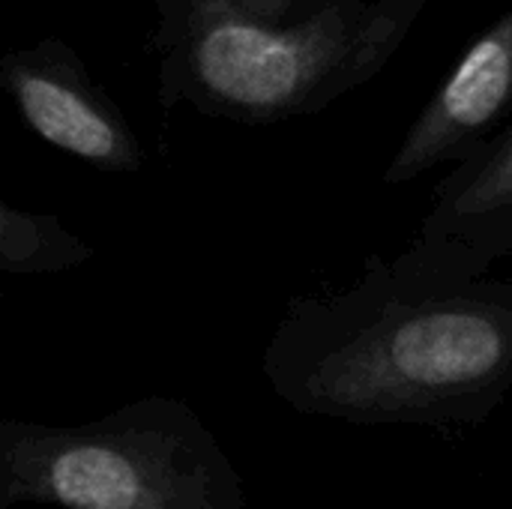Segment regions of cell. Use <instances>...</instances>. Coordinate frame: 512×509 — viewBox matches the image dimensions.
<instances>
[{
    "instance_id": "7a4b0ae2",
    "label": "cell",
    "mask_w": 512,
    "mask_h": 509,
    "mask_svg": "<svg viewBox=\"0 0 512 509\" xmlns=\"http://www.w3.org/2000/svg\"><path fill=\"white\" fill-rule=\"evenodd\" d=\"M429 0H357L297 30L216 21L198 42L204 84L252 111H288L369 81L393 60Z\"/></svg>"
},
{
    "instance_id": "6da1fadb",
    "label": "cell",
    "mask_w": 512,
    "mask_h": 509,
    "mask_svg": "<svg viewBox=\"0 0 512 509\" xmlns=\"http://www.w3.org/2000/svg\"><path fill=\"white\" fill-rule=\"evenodd\" d=\"M363 288L303 354V408L369 426H480L512 387V291L429 276Z\"/></svg>"
},
{
    "instance_id": "277c9868",
    "label": "cell",
    "mask_w": 512,
    "mask_h": 509,
    "mask_svg": "<svg viewBox=\"0 0 512 509\" xmlns=\"http://www.w3.org/2000/svg\"><path fill=\"white\" fill-rule=\"evenodd\" d=\"M512 249V123L465 153L438 186L408 267L429 276H459L471 255L495 258Z\"/></svg>"
},
{
    "instance_id": "8992f818",
    "label": "cell",
    "mask_w": 512,
    "mask_h": 509,
    "mask_svg": "<svg viewBox=\"0 0 512 509\" xmlns=\"http://www.w3.org/2000/svg\"><path fill=\"white\" fill-rule=\"evenodd\" d=\"M48 492L69 509H141L138 468L108 447H72L48 465Z\"/></svg>"
},
{
    "instance_id": "3957f363",
    "label": "cell",
    "mask_w": 512,
    "mask_h": 509,
    "mask_svg": "<svg viewBox=\"0 0 512 509\" xmlns=\"http://www.w3.org/2000/svg\"><path fill=\"white\" fill-rule=\"evenodd\" d=\"M512 111V9L489 24L456 60L414 120L387 183H408L441 162H459Z\"/></svg>"
},
{
    "instance_id": "5b68a950",
    "label": "cell",
    "mask_w": 512,
    "mask_h": 509,
    "mask_svg": "<svg viewBox=\"0 0 512 509\" xmlns=\"http://www.w3.org/2000/svg\"><path fill=\"white\" fill-rule=\"evenodd\" d=\"M18 102L30 126L48 144L81 159L117 156V132L111 129V123L99 117L69 87L42 75H24L18 81Z\"/></svg>"
}]
</instances>
